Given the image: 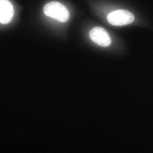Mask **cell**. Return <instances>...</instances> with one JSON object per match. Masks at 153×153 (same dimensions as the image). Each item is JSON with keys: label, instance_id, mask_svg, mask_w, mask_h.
Returning <instances> with one entry per match:
<instances>
[{"label": "cell", "instance_id": "cell-4", "mask_svg": "<svg viewBox=\"0 0 153 153\" xmlns=\"http://www.w3.org/2000/svg\"><path fill=\"white\" fill-rule=\"evenodd\" d=\"M14 9L8 0H0V22L6 24L10 23L13 17Z\"/></svg>", "mask_w": 153, "mask_h": 153}, {"label": "cell", "instance_id": "cell-3", "mask_svg": "<svg viewBox=\"0 0 153 153\" xmlns=\"http://www.w3.org/2000/svg\"><path fill=\"white\" fill-rule=\"evenodd\" d=\"M90 39L102 47L109 46L111 40L108 33L101 27L92 28L90 32Z\"/></svg>", "mask_w": 153, "mask_h": 153}, {"label": "cell", "instance_id": "cell-1", "mask_svg": "<svg viewBox=\"0 0 153 153\" xmlns=\"http://www.w3.org/2000/svg\"><path fill=\"white\" fill-rule=\"evenodd\" d=\"M44 13L50 17L65 23L70 18V13L67 8L61 3L52 1L48 3L44 7Z\"/></svg>", "mask_w": 153, "mask_h": 153}, {"label": "cell", "instance_id": "cell-2", "mask_svg": "<svg viewBox=\"0 0 153 153\" xmlns=\"http://www.w3.org/2000/svg\"><path fill=\"white\" fill-rule=\"evenodd\" d=\"M134 16L131 12L125 10H119L109 14L107 19L111 25L123 26L130 24L134 20Z\"/></svg>", "mask_w": 153, "mask_h": 153}]
</instances>
